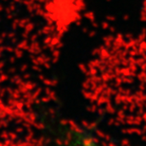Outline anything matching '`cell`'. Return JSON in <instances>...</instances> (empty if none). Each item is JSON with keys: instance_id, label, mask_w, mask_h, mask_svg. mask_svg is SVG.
<instances>
[{"instance_id": "obj_2", "label": "cell", "mask_w": 146, "mask_h": 146, "mask_svg": "<svg viewBox=\"0 0 146 146\" xmlns=\"http://www.w3.org/2000/svg\"><path fill=\"white\" fill-rule=\"evenodd\" d=\"M71 146H104V145H101V144H99L98 142H94V141H79L77 143L72 144Z\"/></svg>"}, {"instance_id": "obj_1", "label": "cell", "mask_w": 146, "mask_h": 146, "mask_svg": "<svg viewBox=\"0 0 146 146\" xmlns=\"http://www.w3.org/2000/svg\"><path fill=\"white\" fill-rule=\"evenodd\" d=\"M82 11V0H53L48 13L54 22H74Z\"/></svg>"}]
</instances>
